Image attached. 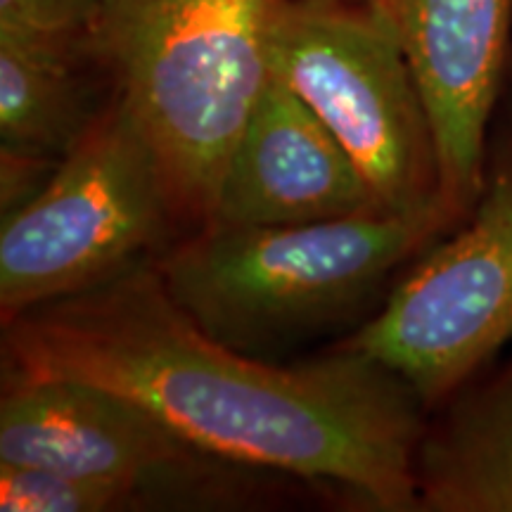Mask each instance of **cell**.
<instances>
[{
    "mask_svg": "<svg viewBox=\"0 0 512 512\" xmlns=\"http://www.w3.org/2000/svg\"><path fill=\"white\" fill-rule=\"evenodd\" d=\"M5 377L76 380L155 413L233 463L335 486L382 512L418 510L422 401L342 349L271 366L204 332L155 264L5 320Z\"/></svg>",
    "mask_w": 512,
    "mask_h": 512,
    "instance_id": "6da1fadb",
    "label": "cell"
},
{
    "mask_svg": "<svg viewBox=\"0 0 512 512\" xmlns=\"http://www.w3.org/2000/svg\"><path fill=\"white\" fill-rule=\"evenodd\" d=\"M453 226L448 211H366L297 226L207 223L155 266L204 332L256 356L361 309L396 266Z\"/></svg>",
    "mask_w": 512,
    "mask_h": 512,
    "instance_id": "7a4b0ae2",
    "label": "cell"
},
{
    "mask_svg": "<svg viewBox=\"0 0 512 512\" xmlns=\"http://www.w3.org/2000/svg\"><path fill=\"white\" fill-rule=\"evenodd\" d=\"M280 0H102L95 50L152 140L181 209L209 221L238 138L271 81Z\"/></svg>",
    "mask_w": 512,
    "mask_h": 512,
    "instance_id": "3957f363",
    "label": "cell"
},
{
    "mask_svg": "<svg viewBox=\"0 0 512 512\" xmlns=\"http://www.w3.org/2000/svg\"><path fill=\"white\" fill-rule=\"evenodd\" d=\"M271 74L330 128L384 211H448L430 117L382 8L280 0Z\"/></svg>",
    "mask_w": 512,
    "mask_h": 512,
    "instance_id": "277c9868",
    "label": "cell"
},
{
    "mask_svg": "<svg viewBox=\"0 0 512 512\" xmlns=\"http://www.w3.org/2000/svg\"><path fill=\"white\" fill-rule=\"evenodd\" d=\"M181 209L152 140L117 100L98 114L46 190L3 219V320L117 278Z\"/></svg>",
    "mask_w": 512,
    "mask_h": 512,
    "instance_id": "5b68a950",
    "label": "cell"
},
{
    "mask_svg": "<svg viewBox=\"0 0 512 512\" xmlns=\"http://www.w3.org/2000/svg\"><path fill=\"white\" fill-rule=\"evenodd\" d=\"M0 465L107 484L126 512L238 508L252 501L266 472L192 444L110 389L19 377H5Z\"/></svg>",
    "mask_w": 512,
    "mask_h": 512,
    "instance_id": "8992f818",
    "label": "cell"
},
{
    "mask_svg": "<svg viewBox=\"0 0 512 512\" xmlns=\"http://www.w3.org/2000/svg\"><path fill=\"white\" fill-rule=\"evenodd\" d=\"M463 221L342 344L399 375L425 408L456 396L512 342V145L486 164Z\"/></svg>",
    "mask_w": 512,
    "mask_h": 512,
    "instance_id": "52a82bcc",
    "label": "cell"
},
{
    "mask_svg": "<svg viewBox=\"0 0 512 512\" xmlns=\"http://www.w3.org/2000/svg\"><path fill=\"white\" fill-rule=\"evenodd\" d=\"M418 81L439 157L441 200L458 223L486 178V133L501 93L512 0H384Z\"/></svg>",
    "mask_w": 512,
    "mask_h": 512,
    "instance_id": "ba28073f",
    "label": "cell"
},
{
    "mask_svg": "<svg viewBox=\"0 0 512 512\" xmlns=\"http://www.w3.org/2000/svg\"><path fill=\"white\" fill-rule=\"evenodd\" d=\"M384 211L311 107L271 76L223 171L207 223L297 226Z\"/></svg>",
    "mask_w": 512,
    "mask_h": 512,
    "instance_id": "9c48e42d",
    "label": "cell"
},
{
    "mask_svg": "<svg viewBox=\"0 0 512 512\" xmlns=\"http://www.w3.org/2000/svg\"><path fill=\"white\" fill-rule=\"evenodd\" d=\"M418 510L512 512V358L460 389L418 456Z\"/></svg>",
    "mask_w": 512,
    "mask_h": 512,
    "instance_id": "30bf717a",
    "label": "cell"
},
{
    "mask_svg": "<svg viewBox=\"0 0 512 512\" xmlns=\"http://www.w3.org/2000/svg\"><path fill=\"white\" fill-rule=\"evenodd\" d=\"M76 46L0 31V147L64 159L98 119Z\"/></svg>",
    "mask_w": 512,
    "mask_h": 512,
    "instance_id": "8fae6325",
    "label": "cell"
},
{
    "mask_svg": "<svg viewBox=\"0 0 512 512\" xmlns=\"http://www.w3.org/2000/svg\"><path fill=\"white\" fill-rule=\"evenodd\" d=\"M102 0H0V31L95 48Z\"/></svg>",
    "mask_w": 512,
    "mask_h": 512,
    "instance_id": "7c38bea8",
    "label": "cell"
},
{
    "mask_svg": "<svg viewBox=\"0 0 512 512\" xmlns=\"http://www.w3.org/2000/svg\"><path fill=\"white\" fill-rule=\"evenodd\" d=\"M60 162L62 159L0 147V216L8 219L34 202L46 190Z\"/></svg>",
    "mask_w": 512,
    "mask_h": 512,
    "instance_id": "4fadbf2b",
    "label": "cell"
},
{
    "mask_svg": "<svg viewBox=\"0 0 512 512\" xmlns=\"http://www.w3.org/2000/svg\"><path fill=\"white\" fill-rule=\"evenodd\" d=\"M339 3H349V5H366V8H380V5H384V0H339Z\"/></svg>",
    "mask_w": 512,
    "mask_h": 512,
    "instance_id": "5bb4252c",
    "label": "cell"
}]
</instances>
